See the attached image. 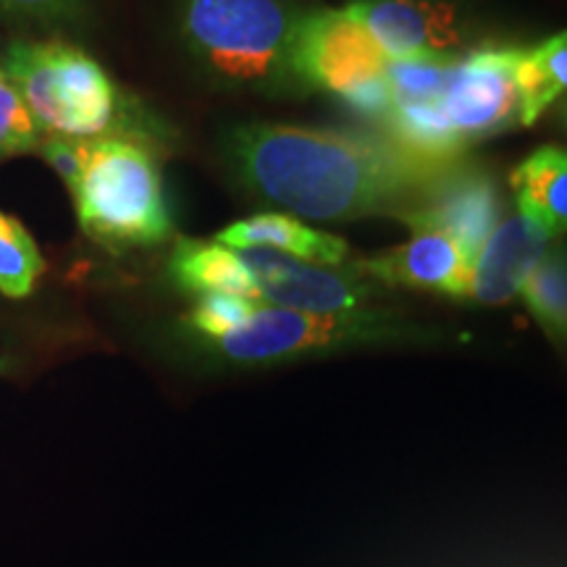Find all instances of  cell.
<instances>
[{"label": "cell", "instance_id": "1", "mask_svg": "<svg viewBox=\"0 0 567 567\" xmlns=\"http://www.w3.org/2000/svg\"><path fill=\"white\" fill-rule=\"evenodd\" d=\"M224 161L247 193L331 224L368 216L405 221L452 166L384 137L264 122L234 126L224 137Z\"/></svg>", "mask_w": 567, "mask_h": 567}, {"label": "cell", "instance_id": "2", "mask_svg": "<svg viewBox=\"0 0 567 567\" xmlns=\"http://www.w3.org/2000/svg\"><path fill=\"white\" fill-rule=\"evenodd\" d=\"M520 51L478 45L455 59L389 61L386 140L417 158L455 163L481 142L523 126Z\"/></svg>", "mask_w": 567, "mask_h": 567}, {"label": "cell", "instance_id": "3", "mask_svg": "<svg viewBox=\"0 0 567 567\" xmlns=\"http://www.w3.org/2000/svg\"><path fill=\"white\" fill-rule=\"evenodd\" d=\"M302 9L287 0H179L176 32L195 66L229 90L308 97L295 71Z\"/></svg>", "mask_w": 567, "mask_h": 567}, {"label": "cell", "instance_id": "4", "mask_svg": "<svg viewBox=\"0 0 567 567\" xmlns=\"http://www.w3.org/2000/svg\"><path fill=\"white\" fill-rule=\"evenodd\" d=\"M6 74L38 124L42 137L101 140L130 126L122 92L101 63L63 40L13 42Z\"/></svg>", "mask_w": 567, "mask_h": 567}, {"label": "cell", "instance_id": "5", "mask_svg": "<svg viewBox=\"0 0 567 567\" xmlns=\"http://www.w3.org/2000/svg\"><path fill=\"white\" fill-rule=\"evenodd\" d=\"M69 189L82 231L97 245L130 250L172 237L158 161L142 140H90L82 172Z\"/></svg>", "mask_w": 567, "mask_h": 567}, {"label": "cell", "instance_id": "6", "mask_svg": "<svg viewBox=\"0 0 567 567\" xmlns=\"http://www.w3.org/2000/svg\"><path fill=\"white\" fill-rule=\"evenodd\" d=\"M439 334L394 310L360 308L342 313H305L258 302L243 323L205 347L234 365H276L310 354L389 344H431Z\"/></svg>", "mask_w": 567, "mask_h": 567}, {"label": "cell", "instance_id": "7", "mask_svg": "<svg viewBox=\"0 0 567 567\" xmlns=\"http://www.w3.org/2000/svg\"><path fill=\"white\" fill-rule=\"evenodd\" d=\"M389 59L344 9L302 11L295 71L302 87L334 97L354 116L381 124L389 103Z\"/></svg>", "mask_w": 567, "mask_h": 567}, {"label": "cell", "instance_id": "8", "mask_svg": "<svg viewBox=\"0 0 567 567\" xmlns=\"http://www.w3.org/2000/svg\"><path fill=\"white\" fill-rule=\"evenodd\" d=\"M344 13L389 61L455 59L473 48V27L446 0H352Z\"/></svg>", "mask_w": 567, "mask_h": 567}, {"label": "cell", "instance_id": "9", "mask_svg": "<svg viewBox=\"0 0 567 567\" xmlns=\"http://www.w3.org/2000/svg\"><path fill=\"white\" fill-rule=\"evenodd\" d=\"M258 287V300L305 313H342L368 308L375 287L358 268L316 266L266 247L237 250Z\"/></svg>", "mask_w": 567, "mask_h": 567}, {"label": "cell", "instance_id": "10", "mask_svg": "<svg viewBox=\"0 0 567 567\" xmlns=\"http://www.w3.org/2000/svg\"><path fill=\"white\" fill-rule=\"evenodd\" d=\"M502 218H505V195L492 168L481 161L460 158L446 168L425 200L405 218V224H425L446 231L473 266L488 234Z\"/></svg>", "mask_w": 567, "mask_h": 567}, {"label": "cell", "instance_id": "11", "mask_svg": "<svg viewBox=\"0 0 567 567\" xmlns=\"http://www.w3.org/2000/svg\"><path fill=\"white\" fill-rule=\"evenodd\" d=\"M413 237L394 250L360 260L358 271L384 287L421 289V292L467 300L471 264L450 234L436 226H410Z\"/></svg>", "mask_w": 567, "mask_h": 567}, {"label": "cell", "instance_id": "12", "mask_svg": "<svg viewBox=\"0 0 567 567\" xmlns=\"http://www.w3.org/2000/svg\"><path fill=\"white\" fill-rule=\"evenodd\" d=\"M551 237L523 213L505 216L481 247L471 266L467 300L478 305H505L520 295L544 255L549 252Z\"/></svg>", "mask_w": 567, "mask_h": 567}, {"label": "cell", "instance_id": "13", "mask_svg": "<svg viewBox=\"0 0 567 567\" xmlns=\"http://www.w3.org/2000/svg\"><path fill=\"white\" fill-rule=\"evenodd\" d=\"M216 243L231 250H252V247H266L284 255H292L300 260H313L323 266H339L350 252L344 239L326 234L313 226L302 224L300 218L289 213H258V216L234 221L218 234Z\"/></svg>", "mask_w": 567, "mask_h": 567}, {"label": "cell", "instance_id": "14", "mask_svg": "<svg viewBox=\"0 0 567 567\" xmlns=\"http://www.w3.org/2000/svg\"><path fill=\"white\" fill-rule=\"evenodd\" d=\"M517 213L542 226L551 239L567 234V151L544 145L509 174Z\"/></svg>", "mask_w": 567, "mask_h": 567}, {"label": "cell", "instance_id": "15", "mask_svg": "<svg viewBox=\"0 0 567 567\" xmlns=\"http://www.w3.org/2000/svg\"><path fill=\"white\" fill-rule=\"evenodd\" d=\"M168 274L182 292L197 297L221 292L258 300V287L239 252L216 239H176Z\"/></svg>", "mask_w": 567, "mask_h": 567}, {"label": "cell", "instance_id": "16", "mask_svg": "<svg viewBox=\"0 0 567 567\" xmlns=\"http://www.w3.org/2000/svg\"><path fill=\"white\" fill-rule=\"evenodd\" d=\"M517 87L523 126L536 124L544 111L567 92V30L551 34L536 48H523L517 59Z\"/></svg>", "mask_w": 567, "mask_h": 567}, {"label": "cell", "instance_id": "17", "mask_svg": "<svg viewBox=\"0 0 567 567\" xmlns=\"http://www.w3.org/2000/svg\"><path fill=\"white\" fill-rule=\"evenodd\" d=\"M528 313L559 352H567V245H551L520 289Z\"/></svg>", "mask_w": 567, "mask_h": 567}, {"label": "cell", "instance_id": "18", "mask_svg": "<svg viewBox=\"0 0 567 567\" xmlns=\"http://www.w3.org/2000/svg\"><path fill=\"white\" fill-rule=\"evenodd\" d=\"M42 271H45V260L32 234L17 218L0 213V292L17 300L32 295Z\"/></svg>", "mask_w": 567, "mask_h": 567}, {"label": "cell", "instance_id": "19", "mask_svg": "<svg viewBox=\"0 0 567 567\" xmlns=\"http://www.w3.org/2000/svg\"><path fill=\"white\" fill-rule=\"evenodd\" d=\"M40 140L42 134L21 101L19 90L13 87L9 74L0 69V161L38 153Z\"/></svg>", "mask_w": 567, "mask_h": 567}, {"label": "cell", "instance_id": "20", "mask_svg": "<svg viewBox=\"0 0 567 567\" xmlns=\"http://www.w3.org/2000/svg\"><path fill=\"white\" fill-rule=\"evenodd\" d=\"M255 305H258V300L239 295H200L195 308L189 310L187 326L193 329V334L200 337L203 342H208V339L221 337L229 329H234V326L243 323L255 310Z\"/></svg>", "mask_w": 567, "mask_h": 567}, {"label": "cell", "instance_id": "21", "mask_svg": "<svg viewBox=\"0 0 567 567\" xmlns=\"http://www.w3.org/2000/svg\"><path fill=\"white\" fill-rule=\"evenodd\" d=\"M90 140H69V137H42L38 153L55 168V174L66 182V187L76 182L84 155H87Z\"/></svg>", "mask_w": 567, "mask_h": 567}, {"label": "cell", "instance_id": "22", "mask_svg": "<svg viewBox=\"0 0 567 567\" xmlns=\"http://www.w3.org/2000/svg\"><path fill=\"white\" fill-rule=\"evenodd\" d=\"M0 9L34 21H66L80 17L84 0H0Z\"/></svg>", "mask_w": 567, "mask_h": 567}]
</instances>
